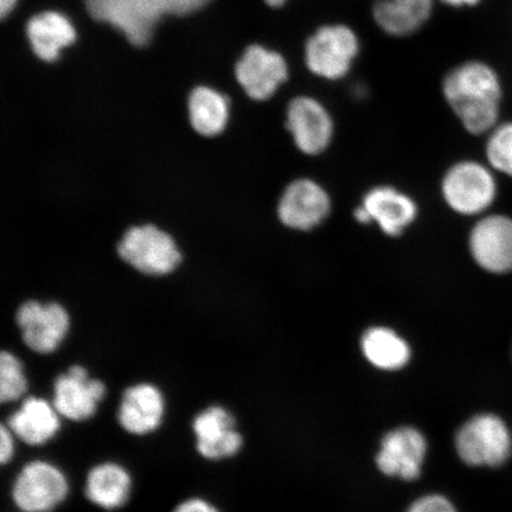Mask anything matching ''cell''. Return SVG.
I'll list each match as a JSON object with an SVG mask.
<instances>
[{"label": "cell", "instance_id": "cell-1", "mask_svg": "<svg viewBox=\"0 0 512 512\" xmlns=\"http://www.w3.org/2000/svg\"><path fill=\"white\" fill-rule=\"evenodd\" d=\"M441 88L467 132L480 136L498 125L502 83L488 63L471 60L458 64L445 75Z\"/></svg>", "mask_w": 512, "mask_h": 512}, {"label": "cell", "instance_id": "cell-2", "mask_svg": "<svg viewBox=\"0 0 512 512\" xmlns=\"http://www.w3.org/2000/svg\"><path fill=\"white\" fill-rule=\"evenodd\" d=\"M456 450L467 466L502 469L512 460V426L501 414H475L459 428Z\"/></svg>", "mask_w": 512, "mask_h": 512}, {"label": "cell", "instance_id": "cell-3", "mask_svg": "<svg viewBox=\"0 0 512 512\" xmlns=\"http://www.w3.org/2000/svg\"><path fill=\"white\" fill-rule=\"evenodd\" d=\"M115 252L124 264L151 278L168 277L181 267L184 260L174 236L155 223L127 228Z\"/></svg>", "mask_w": 512, "mask_h": 512}, {"label": "cell", "instance_id": "cell-4", "mask_svg": "<svg viewBox=\"0 0 512 512\" xmlns=\"http://www.w3.org/2000/svg\"><path fill=\"white\" fill-rule=\"evenodd\" d=\"M357 32L344 23L320 25L307 37L304 61L312 75L326 81H338L350 73L361 53Z\"/></svg>", "mask_w": 512, "mask_h": 512}, {"label": "cell", "instance_id": "cell-5", "mask_svg": "<svg viewBox=\"0 0 512 512\" xmlns=\"http://www.w3.org/2000/svg\"><path fill=\"white\" fill-rule=\"evenodd\" d=\"M441 192L447 206L460 215L484 213L496 200L497 184L488 166L463 160L445 174Z\"/></svg>", "mask_w": 512, "mask_h": 512}, {"label": "cell", "instance_id": "cell-6", "mask_svg": "<svg viewBox=\"0 0 512 512\" xmlns=\"http://www.w3.org/2000/svg\"><path fill=\"white\" fill-rule=\"evenodd\" d=\"M68 495L66 473L46 460L25 464L11 489L12 501L23 512H53Z\"/></svg>", "mask_w": 512, "mask_h": 512}, {"label": "cell", "instance_id": "cell-7", "mask_svg": "<svg viewBox=\"0 0 512 512\" xmlns=\"http://www.w3.org/2000/svg\"><path fill=\"white\" fill-rule=\"evenodd\" d=\"M15 319L25 347L38 355H50L59 350L72 326L66 306L36 299L19 305Z\"/></svg>", "mask_w": 512, "mask_h": 512}, {"label": "cell", "instance_id": "cell-8", "mask_svg": "<svg viewBox=\"0 0 512 512\" xmlns=\"http://www.w3.org/2000/svg\"><path fill=\"white\" fill-rule=\"evenodd\" d=\"M86 6L96 21L113 25L137 47L150 42L163 16L156 0H86Z\"/></svg>", "mask_w": 512, "mask_h": 512}, {"label": "cell", "instance_id": "cell-9", "mask_svg": "<svg viewBox=\"0 0 512 512\" xmlns=\"http://www.w3.org/2000/svg\"><path fill=\"white\" fill-rule=\"evenodd\" d=\"M235 76L249 99L262 102L273 98L290 78V67L279 51L253 44L236 63Z\"/></svg>", "mask_w": 512, "mask_h": 512}, {"label": "cell", "instance_id": "cell-10", "mask_svg": "<svg viewBox=\"0 0 512 512\" xmlns=\"http://www.w3.org/2000/svg\"><path fill=\"white\" fill-rule=\"evenodd\" d=\"M106 394L107 387L104 382L92 379L85 367L74 364L66 373L56 377L51 402L62 419L85 422L98 412Z\"/></svg>", "mask_w": 512, "mask_h": 512}, {"label": "cell", "instance_id": "cell-11", "mask_svg": "<svg viewBox=\"0 0 512 512\" xmlns=\"http://www.w3.org/2000/svg\"><path fill=\"white\" fill-rule=\"evenodd\" d=\"M286 128L297 149L307 156H317L328 149L334 137V120L322 102L309 95H299L286 110Z\"/></svg>", "mask_w": 512, "mask_h": 512}, {"label": "cell", "instance_id": "cell-12", "mask_svg": "<svg viewBox=\"0 0 512 512\" xmlns=\"http://www.w3.org/2000/svg\"><path fill=\"white\" fill-rule=\"evenodd\" d=\"M331 211L328 192L312 179L300 178L288 184L281 195L277 214L285 227L307 232L322 224Z\"/></svg>", "mask_w": 512, "mask_h": 512}, {"label": "cell", "instance_id": "cell-13", "mask_svg": "<svg viewBox=\"0 0 512 512\" xmlns=\"http://www.w3.org/2000/svg\"><path fill=\"white\" fill-rule=\"evenodd\" d=\"M198 454L210 462L232 458L241 451L243 438L234 415L219 405L198 413L191 424Z\"/></svg>", "mask_w": 512, "mask_h": 512}, {"label": "cell", "instance_id": "cell-14", "mask_svg": "<svg viewBox=\"0 0 512 512\" xmlns=\"http://www.w3.org/2000/svg\"><path fill=\"white\" fill-rule=\"evenodd\" d=\"M469 248L473 260L492 274L512 272V219L504 215H490L472 228Z\"/></svg>", "mask_w": 512, "mask_h": 512}, {"label": "cell", "instance_id": "cell-15", "mask_svg": "<svg viewBox=\"0 0 512 512\" xmlns=\"http://www.w3.org/2000/svg\"><path fill=\"white\" fill-rule=\"evenodd\" d=\"M166 412L165 396L156 384L139 382L126 388L118 407L117 420L123 430L145 437L159 430Z\"/></svg>", "mask_w": 512, "mask_h": 512}, {"label": "cell", "instance_id": "cell-16", "mask_svg": "<svg viewBox=\"0 0 512 512\" xmlns=\"http://www.w3.org/2000/svg\"><path fill=\"white\" fill-rule=\"evenodd\" d=\"M427 453V441L413 427H400L382 439L376 465L384 475L414 480L420 476Z\"/></svg>", "mask_w": 512, "mask_h": 512}, {"label": "cell", "instance_id": "cell-17", "mask_svg": "<svg viewBox=\"0 0 512 512\" xmlns=\"http://www.w3.org/2000/svg\"><path fill=\"white\" fill-rule=\"evenodd\" d=\"M369 222L379 224L388 236H399L418 216L416 203L406 194L392 187H376L364 196L362 206Z\"/></svg>", "mask_w": 512, "mask_h": 512}, {"label": "cell", "instance_id": "cell-18", "mask_svg": "<svg viewBox=\"0 0 512 512\" xmlns=\"http://www.w3.org/2000/svg\"><path fill=\"white\" fill-rule=\"evenodd\" d=\"M62 416L53 402L29 396L21 407L9 416L8 426L15 437L29 446H43L61 430Z\"/></svg>", "mask_w": 512, "mask_h": 512}, {"label": "cell", "instance_id": "cell-19", "mask_svg": "<svg viewBox=\"0 0 512 512\" xmlns=\"http://www.w3.org/2000/svg\"><path fill=\"white\" fill-rule=\"evenodd\" d=\"M437 0H375L371 16L384 34L405 38L430 21Z\"/></svg>", "mask_w": 512, "mask_h": 512}, {"label": "cell", "instance_id": "cell-20", "mask_svg": "<svg viewBox=\"0 0 512 512\" xmlns=\"http://www.w3.org/2000/svg\"><path fill=\"white\" fill-rule=\"evenodd\" d=\"M133 480L125 466L105 462L92 467L86 478L85 496L107 511L124 508L132 494Z\"/></svg>", "mask_w": 512, "mask_h": 512}, {"label": "cell", "instance_id": "cell-21", "mask_svg": "<svg viewBox=\"0 0 512 512\" xmlns=\"http://www.w3.org/2000/svg\"><path fill=\"white\" fill-rule=\"evenodd\" d=\"M187 106L189 125L197 136L214 139L226 132L230 119V100L226 94L198 86L189 94Z\"/></svg>", "mask_w": 512, "mask_h": 512}, {"label": "cell", "instance_id": "cell-22", "mask_svg": "<svg viewBox=\"0 0 512 512\" xmlns=\"http://www.w3.org/2000/svg\"><path fill=\"white\" fill-rule=\"evenodd\" d=\"M27 32L35 55L46 62L59 59L60 51L76 40L73 24L66 16L55 11L32 17Z\"/></svg>", "mask_w": 512, "mask_h": 512}, {"label": "cell", "instance_id": "cell-23", "mask_svg": "<svg viewBox=\"0 0 512 512\" xmlns=\"http://www.w3.org/2000/svg\"><path fill=\"white\" fill-rule=\"evenodd\" d=\"M361 347L367 360L382 370H399L411 360V348L405 339L384 326L364 332Z\"/></svg>", "mask_w": 512, "mask_h": 512}, {"label": "cell", "instance_id": "cell-24", "mask_svg": "<svg viewBox=\"0 0 512 512\" xmlns=\"http://www.w3.org/2000/svg\"><path fill=\"white\" fill-rule=\"evenodd\" d=\"M29 381L23 363L11 351L0 354V401L11 403L22 400L27 394Z\"/></svg>", "mask_w": 512, "mask_h": 512}, {"label": "cell", "instance_id": "cell-25", "mask_svg": "<svg viewBox=\"0 0 512 512\" xmlns=\"http://www.w3.org/2000/svg\"><path fill=\"white\" fill-rule=\"evenodd\" d=\"M489 133L486 158L491 168L512 177V123L497 125Z\"/></svg>", "mask_w": 512, "mask_h": 512}, {"label": "cell", "instance_id": "cell-26", "mask_svg": "<svg viewBox=\"0 0 512 512\" xmlns=\"http://www.w3.org/2000/svg\"><path fill=\"white\" fill-rule=\"evenodd\" d=\"M163 15L185 16L203 8L210 0H156Z\"/></svg>", "mask_w": 512, "mask_h": 512}, {"label": "cell", "instance_id": "cell-27", "mask_svg": "<svg viewBox=\"0 0 512 512\" xmlns=\"http://www.w3.org/2000/svg\"><path fill=\"white\" fill-rule=\"evenodd\" d=\"M407 512H457V509L444 496L428 495L415 501Z\"/></svg>", "mask_w": 512, "mask_h": 512}, {"label": "cell", "instance_id": "cell-28", "mask_svg": "<svg viewBox=\"0 0 512 512\" xmlns=\"http://www.w3.org/2000/svg\"><path fill=\"white\" fill-rule=\"evenodd\" d=\"M15 434L6 425L0 427V463L6 465L15 456Z\"/></svg>", "mask_w": 512, "mask_h": 512}, {"label": "cell", "instance_id": "cell-29", "mask_svg": "<svg viewBox=\"0 0 512 512\" xmlns=\"http://www.w3.org/2000/svg\"><path fill=\"white\" fill-rule=\"evenodd\" d=\"M172 512H221L214 504L200 497L185 499Z\"/></svg>", "mask_w": 512, "mask_h": 512}, {"label": "cell", "instance_id": "cell-30", "mask_svg": "<svg viewBox=\"0 0 512 512\" xmlns=\"http://www.w3.org/2000/svg\"><path fill=\"white\" fill-rule=\"evenodd\" d=\"M439 2L451 6V8H473L478 5L482 0H439Z\"/></svg>", "mask_w": 512, "mask_h": 512}, {"label": "cell", "instance_id": "cell-31", "mask_svg": "<svg viewBox=\"0 0 512 512\" xmlns=\"http://www.w3.org/2000/svg\"><path fill=\"white\" fill-rule=\"evenodd\" d=\"M17 0H0V14L2 17L9 15L12 9L15 8Z\"/></svg>", "mask_w": 512, "mask_h": 512}, {"label": "cell", "instance_id": "cell-32", "mask_svg": "<svg viewBox=\"0 0 512 512\" xmlns=\"http://www.w3.org/2000/svg\"><path fill=\"white\" fill-rule=\"evenodd\" d=\"M264 2L273 9H279L283 8L288 0H264Z\"/></svg>", "mask_w": 512, "mask_h": 512}, {"label": "cell", "instance_id": "cell-33", "mask_svg": "<svg viewBox=\"0 0 512 512\" xmlns=\"http://www.w3.org/2000/svg\"><path fill=\"white\" fill-rule=\"evenodd\" d=\"M510 360H511V363H512V343H511V349H510Z\"/></svg>", "mask_w": 512, "mask_h": 512}]
</instances>
